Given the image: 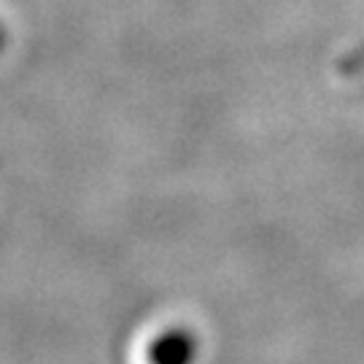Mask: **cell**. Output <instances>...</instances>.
<instances>
[{
    "instance_id": "obj_2",
    "label": "cell",
    "mask_w": 364,
    "mask_h": 364,
    "mask_svg": "<svg viewBox=\"0 0 364 364\" xmlns=\"http://www.w3.org/2000/svg\"><path fill=\"white\" fill-rule=\"evenodd\" d=\"M6 43H9V33H6V27L0 25V54L6 52Z\"/></svg>"
},
{
    "instance_id": "obj_1",
    "label": "cell",
    "mask_w": 364,
    "mask_h": 364,
    "mask_svg": "<svg viewBox=\"0 0 364 364\" xmlns=\"http://www.w3.org/2000/svg\"><path fill=\"white\" fill-rule=\"evenodd\" d=\"M149 364H192L197 356V343L186 329H168L149 346Z\"/></svg>"
}]
</instances>
